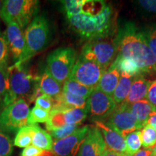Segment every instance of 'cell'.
<instances>
[{
	"label": "cell",
	"instance_id": "obj_37",
	"mask_svg": "<svg viewBox=\"0 0 156 156\" xmlns=\"http://www.w3.org/2000/svg\"><path fill=\"white\" fill-rule=\"evenodd\" d=\"M43 152V150L30 145L23 149V151L21 152L20 156H41Z\"/></svg>",
	"mask_w": 156,
	"mask_h": 156
},
{
	"label": "cell",
	"instance_id": "obj_6",
	"mask_svg": "<svg viewBox=\"0 0 156 156\" xmlns=\"http://www.w3.org/2000/svg\"><path fill=\"white\" fill-rule=\"evenodd\" d=\"M109 37L89 41L82 48L80 56L95 62L106 71L116 59L117 51L115 39Z\"/></svg>",
	"mask_w": 156,
	"mask_h": 156
},
{
	"label": "cell",
	"instance_id": "obj_40",
	"mask_svg": "<svg viewBox=\"0 0 156 156\" xmlns=\"http://www.w3.org/2000/svg\"><path fill=\"white\" fill-rule=\"evenodd\" d=\"M122 153H117V152L111 151V150H108L106 148V151H104L102 156H122Z\"/></svg>",
	"mask_w": 156,
	"mask_h": 156
},
{
	"label": "cell",
	"instance_id": "obj_22",
	"mask_svg": "<svg viewBox=\"0 0 156 156\" xmlns=\"http://www.w3.org/2000/svg\"><path fill=\"white\" fill-rule=\"evenodd\" d=\"M133 77L121 75L119 81L115 89L112 98L117 105L122 104L125 101L129 93Z\"/></svg>",
	"mask_w": 156,
	"mask_h": 156
},
{
	"label": "cell",
	"instance_id": "obj_10",
	"mask_svg": "<svg viewBox=\"0 0 156 156\" xmlns=\"http://www.w3.org/2000/svg\"><path fill=\"white\" fill-rule=\"evenodd\" d=\"M103 122L124 138L129 134L141 129L125 103L117 105L114 112Z\"/></svg>",
	"mask_w": 156,
	"mask_h": 156
},
{
	"label": "cell",
	"instance_id": "obj_24",
	"mask_svg": "<svg viewBox=\"0 0 156 156\" xmlns=\"http://www.w3.org/2000/svg\"><path fill=\"white\" fill-rule=\"evenodd\" d=\"M38 127L37 124L23 126L17 131L14 140V145L18 147H26L32 143L34 134Z\"/></svg>",
	"mask_w": 156,
	"mask_h": 156
},
{
	"label": "cell",
	"instance_id": "obj_32",
	"mask_svg": "<svg viewBox=\"0 0 156 156\" xmlns=\"http://www.w3.org/2000/svg\"><path fill=\"white\" fill-rule=\"evenodd\" d=\"M78 124H72V125H66L62 127L54 130V131L50 132L51 136L54 138L55 140H58L67 137V136L71 135L78 129Z\"/></svg>",
	"mask_w": 156,
	"mask_h": 156
},
{
	"label": "cell",
	"instance_id": "obj_14",
	"mask_svg": "<svg viewBox=\"0 0 156 156\" xmlns=\"http://www.w3.org/2000/svg\"><path fill=\"white\" fill-rule=\"evenodd\" d=\"M90 126L78 128L71 135L63 139L55 140L53 151L56 156H77L80 146L85 140Z\"/></svg>",
	"mask_w": 156,
	"mask_h": 156
},
{
	"label": "cell",
	"instance_id": "obj_25",
	"mask_svg": "<svg viewBox=\"0 0 156 156\" xmlns=\"http://www.w3.org/2000/svg\"><path fill=\"white\" fill-rule=\"evenodd\" d=\"M92 88L83 85V84L78 83L73 80H67L63 85V90L68 92L76 96L88 98L90 93L93 91Z\"/></svg>",
	"mask_w": 156,
	"mask_h": 156
},
{
	"label": "cell",
	"instance_id": "obj_43",
	"mask_svg": "<svg viewBox=\"0 0 156 156\" xmlns=\"http://www.w3.org/2000/svg\"><path fill=\"white\" fill-rule=\"evenodd\" d=\"M122 156H132V155H129V154H127V153H123Z\"/></svg>",
	"mask_w": 156,
	"mask_h": 156
},
{
	"label": "cell",
	"instance_id": "obj_23",
	"mask_svg": "<svg viewBox=\"0 0 156 156\" xmlns=\"http://www.w3.org/2000/svg\"><path fill=\"white\" fill-rule=\"evenodd\" d=\"M33 145L43 151H51L53 150L54 142L49 133L38 126L32 139Z\"/></svg>",
	"mask_w": 156,
	"mask_h": 156
},
{
	"label": "cell",
	"instance_id": "obj_45",
	"mask_svg": "<svg viewBox=\"0 0 156 156\" xmlns=\"http://www.w3.org/2000/svg\"></svg>",
	"mask_w": 156,
	"mask_h": 156
},
{
	"label": "cell",
	"instance_id": "obj_41",
	"mask_svg": "<svg viewBox=\"0 0 156 156\" xmlns=\"http://www.w3.org/2000/svg\"><path fill=\"white\" fill-rule=\"evenodd\" d=\"M41 156H56V155L54 153H51L50 151H44V152H43V153H42V155Z\"/></svg>",
	"mask_w": 156,
	"mask_h": 156
},
{
	"label": "cell",
	"instance_id": "obj_5",
	"mask_svg": "<svg viewBox=\"0 0 156 156\" xmlns=\"http://www.w3.org/2000/svg\"><path fill=\"white\" fill-rule=\"evenodd\" d=\"M27 46V57L28 59L45 49L51 40V28L48 19L44 15H37L25 31Z\"/></svg>",
	"mask_w": 156,
	"mask_h": 156
},
{
	"label": "cell",
	"instance_id": "obj_33",
	"mask_svg": "<svg viewBox=\"0 0 156 156\" xmlns=\"http://www.w3.org/2000/svg\"><path fill=\"white\" fill-rule=\"evenodd\" d=\"M134 3L145 15H156V0H140Z\"/></svg>",
	"mask_w": 156,
	"mask_h": 156
},
{
	"label": "cell",
	"instance_id": "obj_36",
	"mask_svg": "<svg viewBox=\"0 0 156 156\" xmlns=\"http://www.w3.org/2000/svg\"><path fill=\"white\" fill-rule=\"evenodd\" d=\"M146 99L153 105L154 108H156V80L151 81L148 87Z\"/></svg>",
	"mask_w": 156,
	"mask_h": 156
},
{
	"label": "cell",
	"instance_id": "obj_13",
	"mask_svg": "<svg viewBox=\"0 0 156 156\" xmlns=\"http://www.w3.org/2000/svg\"><path fill=\"white\" fill-rule=\"evenodd\" d=\"M5 38L15 63H24L27 61V46L25 34L17 23H12L7 25Z\"/></svg>",
	"mask_w": 156,
	"mask_h": 156
},
{
	"label": "cell",
	"instance_id": "obj_15",
	"mask_svg": "<svg viewBox=\"0 0 156 156\" xmlns=\"http://www.w3.org/2000/svg\"><path fill=\"white\" fill-rule=\"evenodd\" d=\"M106 145L101 132L96 126L90 127L77 156H102Z\"/></svg>",
	"mask_w": 156,
	"mask_h": 156
},
{
	"label": "cell",
	"instance_id": "obj_29",
	"mask_svg": "<svg viewBox=\"0 0 156 156\" xmlns=\"http://www.w3.org/2000/svg\"><path fill=\"white\" fill-rule=\"evenodd\" d=\"M150 49L156 58V23L148 25L142 30Z\"/></svg>",
	"mask_w": 156,
	"mask_h": 156
},
{
	"label": "cell",
	"instance_id": "obj_28",
	"mask_svg": "<svg viewBox=\"0 0 156 156\" xmlns=\"http://www.w3.org/2000/svg\"><path fill=\"white\" fill-rule=\"evenodd\" d=\"M50 114L51 112L35 106L29 114L28 125H34L38 123L46 122L49 119Z\"/></svg>",
	"mask_w": 156,
	"mask_h": 156
},
{
	"label": "cell",
	"instance_id": "obj_2",
	"mask_svg": "<svg viewBox=\"0 0 156 156\" xmlns=\"http://www.w3.org/2000/svg\"><path fill=\"white\" fill-rule=\"evenodd\" d=\"M119 55L135 62L142 73H156V58L146 42L142 30L132 22L124 23L115 38Z\"/></svg>",
	"mask_w": 156,
	"mask_h": 156
},
{
	"label": "cell",
	"instance_id": "obj_11",
	"mask_svg": "<svg viewBox=\"0 0 156 156\" xmlns=\"http://www.w3.org/2000/svg\"><path fill=\"white\" fill-rule=\"evenodd\" d=\"M116 106L112 96L97 87L93 90L88 98V114L93 121L104 122L114 112Z\"/></svg>",
	"mask_w": 156,
	"mask_h": 156
},
{
	"label": "cell",
	"instance_id": "obj_34",
	"mask_svg": "<svg viewBox=\"0 0 156 156\" xmlns=\"http://www.w3.org/2000/svg\"><path fill=\"white\" fill-rule=\"evenodd\" d=\"M35 102H36V106L47 111L48 112H51L53 109L54 98L47 95L43 94L40 95L37 98Z\"/></svg>",
	"mask_w": 156,
	"mask_h": 156
},
{
	"label": "cell",
	"instance_id": "obj_42",
	"mask_svg": "<svg viewBox=\"0 0 156 156\" xmlns=\"http://www.w3.org/2000/svg\"><path fill=\"white\" fill-rule=\"evenodd\" d=\"M151 156H156V145L153 148V150H152Z\"/></svg>",
	"mask_w": 156,
	"mask_h": 156
},
{
	"label": "cell",
	"instance_id": "obj_30",
	"mask_svg": "<svg viewBox=\"0 0 156 156\" xmlns=\"http://www.w3.org/2000/svg\"><path fill=\"white\" fill-rule=\"evenodd\" d=\"M9 74L7 64L0 65V101L2 102L9 93Z\"/></svg>",
	"mask_w": 156,
	"mask_h": 156
},
{
	"label": "cell",
	"instance_id": "obj_17",
	"mask_svg": "<svg viewBox=\"0 0 156 156\" xmlns=\"http://www.w3.org/2000/svg\"><path fill=\"white\" fill-rule=\"evenodd\" d=\"M150 83L151 81L145 79L143 77V74H140L134 77L129 93L124 103L129 106L137 101L146 99Z\"/></svg>",
	"mask_w": 156,
	"mask_h": 156
},
{
	"label": "cell",
	"instance_id": "obj_35",
	"mask_svg": "<svg viewBox=\"0 0 156 156\" xmlns=\"http://www.w3.org/2000/svg\"><path fill=\"white\" fill-rule=\"evenodd\" d=\"M9 56V49L7 41L4 36L0 35V65L7 64Z\"/></svg>",
	"mask_w": 156,
	"mask_h": 156
},
{
	"label": "cell",
	"instance_id": "obj_3",
	"mask_svg": "<svg viewBox=\"0 0 156 156\" xmlns=\"http://www.w3.org/2000/svg\"><path fill=\"white\" fill-rule=\"evenodd\" d=\"M23 64L16 62L8 67L9 89L8 94L2 101L5 108L20 98L32 102L43 95L39 86L40 77L30 73Z\"/></svg>",
	"mask_w": 156,
	"mask_h": 156
},
{
	"label": "cell",
	"instance_id": "obj_26",
	"mask_svg": "<svg viewBox=\"0 0 156 156\" xmlns=\"http://www.w3.org/2000/svg\"><path fill=\"white\" fill-rule=\"evenodd\" d=\"M126 153L133 156L140 150L142 146L141 131L136 130L129 134L125 137Z\"/></svg>",
	"mask_w": 156,
	"mask_h": 156
},
{
	"label": "cell",
	"instance_id": "obj_9",
	"mask_svg": "<svg viewBox=\"0 0 156 156\" xmlns=\"http://www.w3.org/2000/svg\"><path fill=\"white\" fill-rule=\"evenodd\" d=\"M104 72L105 70L95 62L80 56L76 61L69 79L94 89L97 87Z\"/></svg>",
	"mask_w": 156,
	"mask_h": 156
},
{
	"label": "cell",
	"instance_id": "obj_16",
	"mask_svg": "<svg viewBox=\"0 0 156 156\" xmlns=\"http://www.w3.org/2000/svg\"><path fill=\"white\" fill-rule=\"evenodd\" d=\"M94 124L102 134L108 150L119 153H126L125 138L121 136L101 121H94Z\"/></svg>",
	"mask_w": 156,
	"mask_h": 156
},
{
	"label": "cell",
	"instance_id": "obj_20",
	"mask_svg": "<svg viewBox=\"0 0 156 156\" xmlns=\"http://www.w3.org/2000/svg\"><path fill=\"white\" fill-rule=\"evenodd\" d=\"M129 106L132 114L133 115L141 129L147 124L148 116L155 108L147 99L139 101L129 105Z\"/></svg>",
	"mask_w": 156,
	"mask_h": 156
},
{
	"label": "cell",
	"instance_id": "obj_27",
	"mask_svg": "<svg viewBox=\"0 0 156 156\" xmlns=\"http://www.w3.org/2000/svg\"><path fill=\"white\" fill-rule=\"evenodd\" d=\"M141 140L145 149H153L156 145V130L146 124L141 131Z\"/></svg>",
	"mask_w": 156,
	"mask_h": 156
},
{
	"label": "cell",
	"instance_id": "obj_7",
	"mask_svg": "<svg viewBox=\"0 0 156 156\" xmlns=\"http://www.w3.org/2000/svg\"><path fill=\"white\" fill-rule=\"evenodd\" d=\"M77 61V53L73 48H56L46 58V69L56 81L64 84L69 80Z\"/></svg>",
	"mask_w": 156,
	"mask_h": 156
},
{
	"label": "cell",
	"instance_id": "obj_19",
	"mask_svg": "<svg viewBox=\"0 0 156 156\" xmlns=\"http://www.w3.org/2000/svg\"><path fill=\"white\" fill-rule=\"evenodd\" d=\"M39 86L43 94L47 95L53 98L58 97L63 92L62 84L52 77L46 68L44 70V73L40 77Z\"/></svg>",
	"mask_w": 156,
	"mask_h": 156
},
{
	"label": "cell",
	"instance_id": "obj_18",
	"mask_svg": "<svg viewBox=\"0 0 156 156\" xmlns=\"http://www.w3.org/2000/svg\"><path fill=\"white\" fill-rule=\"evenodd\" d=\"M120 73L116 64L113 62L112 65L103 73L97 88L106 94L112 96L120 79Z\"/></svg>",
	"mask_w": 156,
	"mask_h": 156
},
{
	"label": "cell",
	"instance_id": "obj_39",
	"mask_svg": "<svg viewBox=\"0 0 156 156\" xmlns=\"http://www.w3.org/2000/svg\"><path fill=\"white\" fill-rule=\"evenodd\" d=\"M153 149H142L140 150L137 153L134 154L133 156H151Z\"/></svg>",
	"mask_w": 156,
	"mask_h": 156
},
{
	"label": "cell",
	"instance_id": "obj_4",
	"mask_svg": "<svg viewBox=\"0 0 156 156\" xmlns=\"http://www.w3.org/2000/svg\"><path fill=\"white\" fill-rule=\"evenodd\" d=\"M0 17L7 25L15 23L25 28L38 13L39 2L36 0H7L2 2Z\"/></svg>",
	"mask_w": 156,
	"mask_h": 156
},
{
	"label": "cell",
	"instance_id": "obj_8",
	"mask_svg": "<svg viewBox=\"0 0 156 156\" xmlns=\"http://www.w3.org/2000/svg\"><path fill=\"white\" fill-rule=\"evenodd\" d=\"M30 108L26 101L20 98L6 106L0 113V131L11 133L28 126Z\"/></svg>",
	"mask_w": 156,
	"mask_h": 156
},
{
	"label": "cell",
	"instance_id": "obj_44",
	"mask_svg": "<svg viewBox=\"0 0 156 156\" xmlns=\"http://www.w3.org/2000/svg\"><path fill=\"white\" fill-rule=\"evenodd\" d=\"M2 2H1V1H0V11H1V9H2Z\"/></svg>",
	"mask_w": 156,
	"mask_h": 156
},
{
	"label": "cell",
	"instance_id": "obj_12",
	"mask_svg": "<svg viewBox=\"0 0 156 156\" xmlns=\"http://www.w3.org/2000/svg\"><path fill=\"white\" fill-rule=\"evenodd\" d=\"M88 114V109L72 108L66 110H52L46 124L49 132L54 131L66 125L81 124Z\"/></svg>",
	"mask_w": 156,
	"mask_h": 156
},
{
	"label": "cell",
	"instance_id": "obj_21",
	"mask_svg": "<svg viewBox=\"0 0 156 156\" xmlns=\"http://www.w3.org/2000/svg\"><path fill=\"white\" fill-rule=\"evenodd\" d=\"M114 62L121 75L134 77L136 75L142 74L136 62L129 58H126L118 54Z\"/></svg>",
	"mask_w": 156,
	"mask_h": 156
},
{
	"label": "cell",
	"instance_id": "obj_31",
	"mask_svg": "<svg viewBox=\"0 0 156 156\" xmlns=\"http://www.w3.org/2000/svg\"><path fill=\"white\" fill-rule=\"evenodd\" d=\"M13 153V145L8 134L0 131V156H11Z\"/></svg>",
	"mask_w": 156,
	"mask_h": 156
},
{
	"label": "cell",
	"instance_id": "obj_38",
	"mask_svg": "<svg viewBox=\"0 0 156 156\" xmlns=\"http://www.w3.org/2000/svg\"><path fill=\"white\" fill-rule=\"evenodd\" d=\"M147 125L151 126L156 130V108H154L148 116Z\"/></svg>",
	"mask_w": 156,
	"mask_h": 156
},
{
	"label": "cell",
	"instance_id": "obj_1",
	"mask_svg": "<svg viewBox=\"0 0 156 156\" xmlns=\"http://www.w3.org/2000/svg\"><path fill=\"white\" fill-rule=\"evenodd\" d=\"M114 19L112 6L91 0H83L80 13L67 18L73 30L89 41L112 36Z\"/></svg>",
	"mask_w": 156,
	"mask_h": 156
}]
</instances>
